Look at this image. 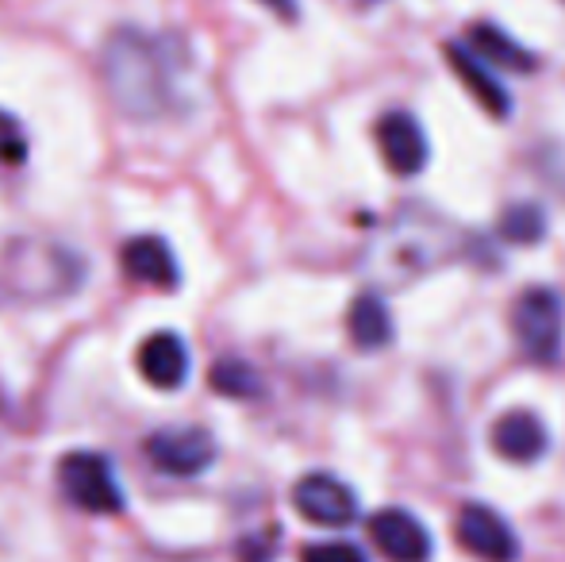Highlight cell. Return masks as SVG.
<instances>
[{"instance_id": "10", "label": "cell", "mask_w": 565, "mask_h": 562, "mask_svg": "<svg viewBox=\"0 0 565 562\" xmlns=\"http://www.w3.org/2000/svg\"><path fill=\"white\" fill-rule=\"evenodd\" d=\"M443 54H447V66L461 77V85L469 89V97H473L484 113H492L497 120H504V116L512 113V97H508L504 85L489 74V66H484L477 54H469L461 43H447L443 46Z\"/></svg>"}, {"instance_id": "2", "label": "cell", "mask_w": 565, "mask_h": 562, "mask_svg": "<svg viewBox=\"0 0 565 562\" xmlns=\"http://www.w3.org/2000/svg\"><path fill=\"white\" fill-rule=\"evenodd\" d=\"M512 328H515V339H520L527 359L554 362L562 354V339H565L562 293L551 289V285L527 289L512 308Z\"/></svg>"}, {"instance_id": "4", "label": "cell", "mask_w": 565, "mask_h": 562, "mask_svg": "<svg viewBox=\"0 0 565 562\" xmlns=\"http://www.w3.org/2000/svg\"><path fill=\"white\" fill-rule=\"evenodd\" d=\"M150 463L173 478H193L216 463V439L204 427H166L147 439Z\"/></svg>"}, {"instance_id": "15", "label": "cell", "mask_w": 565, "mask_h": 562, "mask_svg": "<svg viewBox=\"0 0 565 562\" xmlns=\"http://www.w3.org/2000/svg\"><path fill=\"white\" fill-rule=\"evenodd\" d=\"M212 385L227 397H254L258 393V374L246 362H216L212 370Z\"/></svg>"}, {"instance_id": "8", "label": "cell", "mask_w": 565, "mask_h": 562, "mask_svg": "<svg viewBox=\"0 0 565 562\" xmlns=\"http://www.w3.org/2000/svg\"><path fill=\"white\" fill-rule=\"evenodd\" d=\"M370 536L381 555L393 562H427V555H431V536H427V528L404 509L377 512V517L370 520Z\"/></svg>"}, {"instance_id": "13", "label": "cell", "mask_w": 565, "mask_h": 562, "mask_svg": "<svg viewBox=\"0 0 565 562\" xmlns=\"http://www.w3.org/2000/svg\"><path fill=\"white\" fill-rule=\"evenodd\" d=\"M469 54L484 62V66H500V70H515V74H531L535 70V54L527 46H520L512 35L497 28V23H473L469 28Z\"/></svg>"}, {"instance_id": "9", "label": "cell", "mask_w": 565, "mask_h": 562, "mask_svg": "<svg viewBox=\"0 0 565 562\" xmlns=\"http://www.w3.org/2000/svg\"><path fill=\"white\" fill-rule=\"evenodd\" d=\"M139 370L158 390H181L189 378V347L173 331H158L139 347Z\"/></svg>"}, {"instance_id": "7", "label": "cell", "mask_w": 565, "mask_h": 562, "mask_svg": "<svg viewBox=\"0 0 565 562\" xmlns=\"http://www.w3.org/2000/svg\"><path fill=\"white\" fill-rule=\"evenodd\" d=\"M377 147L381 158L393 173L412 178L427 166V136L412 113H388L377 124Z\"/></svg>"}, {"instance_id": "6", "label": "cell", "mask_w": 565, "mask_h": 562, "mask_svg": "<svg viewBox=\"0 0 565 562\" xmlns=\"http://www.w3.org/2000/svg\"><path fill=\"white\" fill-rule=\"evenodd\" d=\"M458 543L484 562H515V555H520V540L508 528V520L497 509L477 501L458 512Z\"/></svg>"}, {"instance_id": "1", "label": "cell", "mask_w": 565, "mask_h": 562, "mask_svg": "<svg viewBox=\"0 0 565 562\" xmlns=\"http://www.w3.org/2000/svg\"><path fill=\"white\" fill-rule=\"evenodd\" d=\"M105 77L113 97L135 116H158L170 97V70L158 43L139 31H116L105 46Z\"/></svg>"}, {"instance_id": "17", "label": "cell", "mask_w": 565, "mask_h": 562, "mask_svg": "<svg viewBox=\"0 0 565 562\" xmlns=\"http://www.w3.org/2000/svg\"><path fill=\"white\" fill-rule=\"evenodd\" d=\"M23 155H28V139H23L20 124L0 113V162H20Z\"/></svg>"}, {"instance_id": "3", "label": "cell", "mask_w": 565, "mask_h": 562, "mask_svg": "<svg viewBox=\"0 0 565 562\" xmlns=\"http://www.w3.org/2000/svg\"><path fill=\"white\" fill-rule=\"evenodd\" d=\"M58 481L62 494L85 512H97V517H116L124 512V489L116 481V470L105 455H93V450H74L58 463Z\"/></svg>"}, {"instance_id": "18", "label": "cell", "mask_w": 565, "mask_h": 562, "mask_svg": "<svg viewBox=\"0 0 565 562\" xmlns=\"http://www.w3.org/2000/svg\"><path fill=\"white\" fill-rule=\"evenodd\" d=\"M300 562H365V555L354 543H312L305 548Z\"/></svg>"}, {"instance_id": "16", "label": "cell", "mask_w": 565, "mask_h": 562, "mask_svg": "<svg viewBox=\"0 0 565 562\" xmlns=\"http://www.w3.org/2000/svg\"><path fill=\"white\" fill-rule=\"evenodd\" d=\"M504 235H512V240H520V243H535L539 235L546 232V220H543V212L535 209V204H520V209H508V216H504Z\"/></svg>"}, {"instance_id": "11", "label": "cell", "mask_w": 565, "mask_h": 562, "mask_svg": "<svg viewBox=\"0 0 565 562\" xmlns=\"http://www.w3.org/2000/svg\"><path fill=\"white\" fill-rule=\"evenodd\" d=\"M492 447L512 463H535L546 450V427L535 413L515 409V413H504L492 424Z\"/></svg>"}, {"instance_id": "19", "label": "cell", "mask_w": 565, "mask_h": 562, "mask_svg": "<svg viewBox=\"0 0 565 562\" xmlns=\"http://www.w3.org/2000/svg\"><path fill=\"white\" fill-rule=\"evenodd\" d=\"M262 4L277 8V12H285V15H289V12H292V0H262Z\"/></svg>"}, {"instance_id": "14", "label": "cell", "mask_w": 565, "mask_h": 562, "mask_svg": "<svg viewBox=\"0 0 565 562\" xmlns=\"http://www.w3.org/2000/svg\"><path fill=\"white\" fill-rule=\"evenodd\" d=\"M347 328L358 351H381V347L393 343V316H388L385 300H381L377 293H362V297L350 305Z\"/></svg>"}, {"instance_id": "5", "label": "cell", "mask_w": 565, "mask_h": 562, "mask_svg": "<svg viewBox=\"0 0 565 562\" xmlns=\"http://www.w3.org/2000/svg\"><path fill=\"white\" fill-rule=\"evenodd\" d=\"M292 505L305 520L320 528H347L358 520V497L347 481L331 478V474H308L292 489Z\"/></svg>"}, {"instance_id": "12", "label": "cell", "mask_w": 565, "mask_h": 562, "mask_svg": "<svg viewBox=\"0 0 565 562\" xmlns=\"http://www.w3.org/2000/svg\"><path fill=\"white\" fill-rule=\"evenodd\" d=\"M124 271L127 278L142 282V285H158V289H173L181 282L178 274V258L166 247V240H154V235H139L124 247Z\"/></svg>"}]
</instances>
